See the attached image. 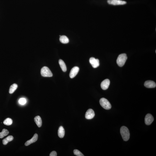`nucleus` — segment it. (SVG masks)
<instances>
[{
    "instance_id": "f3484780",
    "label": "nucleus",
    "mask_w": 156,
    "mask_h": 156,
    "mask_svg": "<svg viewBox=\"0 0 156 156\" xmlns=\"http://www.w3.org/2000/svg\"><path fill=\"white\" fill-rule=\"evenodd\" d=\"M59 39L60 42L63 44L67 43L69 42V39L67 36L65 35L60 36Z\"/></svg>"
},
{
    "instance_id": "9b49d317",
    "label": "nucleus",
    "mask_w": 156,
    "mask_h": 156,
    "mask_svg": "<svg viewBox=\"0 0 156 156\" xmlns=\"http://www.w3.org/2000/svg\"><path fill=\"white\" fill-rule=\"evenodd\" d=\"M144 86L148 88H152L156 87V84L154 81L151 80H147L144 83Z\"/></svg>"
},
{
    "instance_id": "dca6fc26",
    "label": "nucleus",
    "mask_w": 156,
    "mask_h": 156,
    "mask_svg": "<svg viewBox=\"0 0 156 156\" xmlns=\"http://www.w3.org/2000/svg\"><path fill=\"white\" fill-rule=\"evenodd\" d=\"M59 63L62 71L64 72H66L67 70V69H66V65L63 60L61 59H60L59 60Z\"/></svg>"
},
{
    "instance_id": "4468645a",
    "label": "nucleus",
    "mask_w": 156,
    "mask_h": 156,
    "mask_svg": "<svg viewBox=\"0 0 156 156\" xmlns=\"http://www.w3.org/2000/svg\"><path fill=\"white\" fill-rule=\"evenodd\" d=\"M34 121L38 127H41L42 125V121L41 117L39 116H36L34 118Z\"/></svg>"
},
{
    "instance_id": "f03ea898",
    "label": "nucleus",
    "mask_w": 156,
    "mask_h": 156,
    "mask_svg": "<svg viewBox=\"0 0 156 156\" xmlns=\"http://www.w3.org/2000/svg\"><path fill=\"white\" fill-rule=\"evenodd\" d=\"M127 58L125 54H122L119 55L117 60V63L118 66L120 67L124 66Z\"/></svg>"
},
{
    "instance_id": "9d476101",
    "label": "nucleus",
    "mask_w": 156,
    "mask_h": 156,
    "mask_svg": "<svg viewBox=\"0 0 156 156\" xmlns=\"http://www.w3.org/2000/svg\"><path fill=\"white\" fill-rule=\"evenodd\" d=\"M110 80L108 79H105L102 82L101 85V89L104 90H106L109 87L110 85Z\"/></svg>"
},
{
    "instance_id": "a211bd4d",
    "label": "nucleus",
    "mask_w": 156,
    "mask_h": 156,
    "mask_svg": "<svg viewBox=\"0 0 156 156\" xmlns=\"http://www.w3.org/2000/svg\"><path fill=\"white\" fill-rule=\"evenodd\" d=\"M18 87V85L16 84H14L10 86L9 90V93L12 94L16 91Z\"/></svg>"
},
{
    "instance_id": "4be33fe9",
    "label": "nucleus",
    "mask_w": 156,
    "mask_h": 156,
    "mask_svg": "<svg viewBox=\"0 0 156 156\" xmlns=\"http://www.w3.org/2000/svg\"><path fill=\"white\" fill-rule=\"evenodd\" d=\"M26 102V99L24 98H21L19 100V103L21 105H24Z\"/></svg>"
},
{
    "instance_id": "ddd939ff",
    "label": "nucleus",
    "mask_w": 156,
    "mask_h": 156,
    "mask_svg": "<svg viewBox=\"0 0 156 156\" xmlns=\"http://www.w3.org/2000/svg\"><path fill=\"white\" fill-rule=\"evenodd\" d=\"M65 131L63 127L60 126L59 128L58 131V135L59 137L62 138L65 136Z\"/></svg>"
},
{
    "instance_id": "aec40b11",
    "label": "nucleus",
    "mask_w": 156,
    "mask_h": 156,
    "mask_svg": "<svg viewBox=\"0 0 156 156\" xmlns=\"http://www.w3.org/2000/svg\"><path fill=\"white\" fill-rule=\"evenodd\" d=\"M4 124L7 125H11L12 123V120L10 118H7L4 121Z\"/></svg>"
},
{
    "instance_id": "20e7f679",
    "label": "nucleus",
    "mask_w": 156,
    "mask_h": 156,
    "mask_svg": "<svg viewBox=\"0 0 156 156\" xmlns=\"http://www.w3.org/2000/svg\"><path fill=\"white\" fill-rule=\"evenodd\" d=\"M41 75L44 77H51L53 76L52 72L47 66H44L41 69Z\"/></svg>"
},
{
    "instance_id": "0eeeda50",
    "label": "nucleus",
    "mask_w": 156,
    "mask_h": 156,
    "mask_svg": "<svg viewBox=\"0 0 156 156\" xmlns=\"http://www.w3.org/2000/svg\"><path fill=\"white\" fill-rule=\"evenodd\" d=\"M95 116L94 112L92 109H89L87 110L85 115V117L87 119H91L94 118Z\"/></svg>"
},
{
    "instance_id": "7ed1b4c3",
    "label": "nucleus",
    "mask_w": 156,
    "mask_h": 156,
    "mask_svg": "<svg viewBox=\"0 0 156 156\" xmlns=\"http://www.w3.org/2000/svg\"><path fill=\"white\" fill-rule=\"evenodd\" d=\"M99 103L101 106L104 109L109 110L111 108V105L107 99L105 98H102L99 101Z\"/></svg>"
},
{
    "instance_id": "412c9836",
    "label": "nucleus",
    "mask_w": 156,
    "mask_h": 156,
    "mask_svg": "<svg viewBox=\"0 0 156 156\" xmlns=\"http://www.w3.org/2000/svg\"><path fill=\"white\" fill-rule=\"evenodd\" d=\"M74 154L77 156H84L83 154L81 152L77 149H75L74 151Z\"/></svg>"
},
{
    "instance_id": "f8f14e48",
    "label": "nucleus",
    "mask_w": 156,
    "mask_h": 156,
    "mask_svg": "<svg viewBox=\"0 0 156 156\" xmlns=\"http://www.w3.org/2000/svg\"><path fill=\"white\" fill-rule=\"evenodd\" d=\"M38 138V135L37 134H35L33 136L30 140H27L25 143V145L28 146L32 143H35L37 140Z\"/></svg>"
},
{
    "instance_id": "423d86ee",
    "label": "nucleus",
    "mask_w": 156,
    "mask_h": 156,
    "mask_svg": "<svg viewBox=\"0 0 156 156\" xmlns=\"http://www.w3.org/2000/svg\"><path fill=\"white\" fill-rule=\"evenodd\" d=\"M89 62L93 68H96L99 66V60L98 59H95L94 57L90 58L89 59Z\"/></svg>"
},
{
    "instance_id": "f257e3e1",
    "label": "nucleus",
    "mask_w": 156,
    "mask_h": 156,
    "mask_svg": "<svg viewBox=\"0 0 156 156\" xmlns=\"http://www.w3.org/2000/svg\"><path fill=\"white\" fill-rule=\"evenodd\" d=\"M120 133L123 139L125 141H127L130 137L129 129L126 127L122 126L120 129Z\"/></svg>"
},
{
    "instance_id": "6ab92c4d",
    "label": "nucleus",
    "mask_w": 156,
    "mask_h": 156,
    "mask_svg": "<svg viewBox=\"0 0 156 156\" xmlns=\"http://www.w3.org/2000/svg\"><path fill=\"white\" fill-rule=\"evenodd\" d=\"M9 131L7 129H3L2 131L0 133V138H3L6 136L7 135L9 134Z\"/></svg>"
},
{
    "instance_id": "39448f33",
    "label": "nucleus",
    "mask_w": 156,
    "mask_h": 156,
    "mask_svg": "<svg viewBox=\"0 0 156 156\" xmlns=\"http://www.w3.org/2000/svg\"><path fill=\"white\" fill-rule=\"evenodd\" d=\"M107 2L109 4L113 5H124L127 3L125 1L121 0H108Z\"/></svg>"
},
{
    "instance_id": "5701e85b",
    "label": "nucleus",
    "mask_w": 156,
    "mask_h": 156,
    "mask_svg": "<svg viewBox=\"0 0 156 156\" xmlns=\"http://www.w3.org/2000/svg\"><path fill=\"white\" fill-rule=\"evenodd\" d=\"M57 156V153L55 151H53L51 152L50 154V156Z\"/></svg>"
},
{
    "instance_id": "6e6552de",
    "label": "nucleus",
    "mask_w": 156,
    "mask_h": 156,
    "mask_svg": "<svg viewBox=\"0 0 156 156\" xmlns=\"http://www.w3.org/2000/svg\"><path fill=\"white\" fill-rule=\"evenodd\" d=\"M154 120V118L151 114H148L146 115L145 118V123L147 125H150Z\"/></svg>"
},
{
    "instance_id": "1a4fd4ad",
    "label": "nucleus",
    "mask_w": 156,
    "mask_h": 156,
    "mask_svg": "<svg viewBox=\"0 0 156 156\" xmlns=\"http://www.w3.org/2000/svg\"><path fill=\"white\" fill-rule=\"evenodd\" d=\"M79 70V68L78 66H75L72 68L70 71V76L71 78H74L77 74Z\"/></svg>"
},
{
    "instance_id": "2eb2a0df",
    "label": "nucleus",
    "mask_w": 156,
    "mask_h": 156,
    "mask_svg": "<svg viewBox=\"0 0 156 156\" xmlns=\"http://www.w3.org/2000/svg\"><path fill=\"white\" fill-rule=\"evenodd\" d=\"M13 139V137L12 136H9L7 138H4L2 141V143L4 145H6L9 142L12 141Z\"/></svg>"
}]
</instances>
